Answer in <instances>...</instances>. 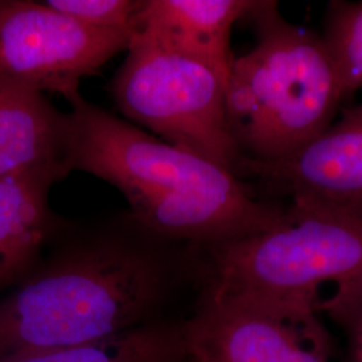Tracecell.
Listing matches in <instances>:
<instances>
[{
  "label": "cell",
  "instance_id": "6da1fadb",
  "mask_svg": "<svg viewBox=\"0 0 362 362\" xmlns=\"http://www.w3.org/2000/svg\"><path fill=\"white\" fill-rule=\"evenodd\" d=\"M173 240L148 233L129 212L69 239L0 300V358L76 346L139 327L167 300L182 263Z\"/></svg>",
  "mask_w": 362,
  "mask_h": 362
},
{
  "label": "cell",
  "instance_id": "7a4b0ae2",
  "mask_svg": "<svg viewBox=\"0 0 362 362\" xmlns=\"http://www.w3.org/2000/svg\"><path fill=\"white\" fill-rule=\"evenodd\" d=\"M65 100L67 173L85 172L116 187L148 233L206 247L285 219L286 204L262 199L231 170L145 133L79 90Z\"/></svg>",
  "mask_w": 362,
  "mask_h": 362
},
{
  "label": "cell",
  "instance_id": "3957f363",
  "mask_svg": "<svg viewBox=\"0 0 362 362\" xmlns=\"http://www.w3.org/2000/svg\"><path fill=\"white\" fill-rule=\"evenodd\" d=\"M255 46L233 59L226 88L236 175L296 155L336 119L348 98L322 37L286 21L276 1L258 0Z\"/></svg>",
  "mask_w": 362,
  "mask_h": 362
},
{
  "label": "cell",
  "instance_id": "277c9868",
  "mask_svg": "<svg viewBox=\"0 0 362 362\" xmlns=\"http://www.w3.org/2000/svg\"><path fill=\"white\" fill-rule=\"evenodd\" d=\"M286 207L266 231L200 246L203 293L320 326V286L362 281V221Z\"/></svg>",
  "mask_w": 362,
  "mask_h": 362
},
{
  "label": "cell",
  "instance_id": "5b68a950",
  "mask_svg": "<svg viewBox=\"0 0 362 362\" xmlns=\"http://www.w3.org/2000/svg\"><path fill=\"white\" fill-rule=\"evenodd\" d=\"M109 89L139 128L236 175L240 157L228 129L226 85L209 67L132 38Z\"/></svg>",
  "mask_w": 362,
  "mask_h": 362
},
{
  "label": "cell",
  "instance_id": "8992f818",
  "mask_svg": "<svg viewBox=\"0 0 362 362\" xmlns=\"http://www.w3.org/2000/svg\"><path fill=\"white\" fill-rule=\"evenodd\" d=\"M130 37L83 25L45 3L0 0V73L64 98L79 90Z\"/></svg>",
  "mask_w": 362,
  "mask_h": 362
},
{
  "label": "cell",
  "instance_id": "52a82bcc",
  "mask_svg": "<svg viewBox=\"0 0 362 362\" xmlns=\"http://www.w3.org/2000/svg\"><path fill=\"white\" fill-rule=\"evenodd\" d=\"M242 180H255L262 199L299 211L362 221V100L296 155L269 165H250Z\"/></svg>",
  "mask_w": 362,
  "mask_h": 362
},
{
  "label": "cell",
  "instance_id": "ba28073f",
  "mask_svg": "<svg viewBox=\"0 0 362 362\" xmlns=\"http://www.w3.org/2000/svg\"><path fill=\"white\" fill-rule=\"evenodd\" d=\"M182 327L196 362H327L320 326L206 293Z\"/></svg>",
  "mask_w": 362,
  "mask_h": 362
},
{
  "label": "cell",
  "instance_id": "9c48e42d",
  "mask_svg": "<svg viewBox=\"0 0 362 362\" xmlns=\"http://www.w3.org/2000/svg\"><path fill=\"white\" fill-rule=\"evenodd\" d=\"M257 4L258 0H144L132 38L207 66L227 88L235 59L233 26Z\"/></svg>",
  "mask_w": 362,
  "mask_h": 362
},
{
  "label": "cell",
  "instance_id": "30bf717a",
  "mask_svg": "<svg viewBox=\"0 0 362 362\" xmlns=\"http://www.w3.org/2000/svg\"><path fill=\"white\" fill-rule=\"evenodd\" d=\"M66 176L65 167L55 164L0 179V290L34 272L43 248L64 230L50 192Z\"/></svg>",
  "mask_w": 362,
  "mask_h": 362
},
{
  "label": "cell",
  "instance_id": "8fae6325",
  "mask_svg": "<svg viewBox=\"0 0 362 362\" xmlns=\"http://www.w3.org/2000/svg\"><path fill=\"white\" fill-rule=\"evenodd\" d=\"M66 146L67 115L57 110L45 93L0 73V179L64 165Z\"/></svg>",
  "mask_w": 362,
  "mask_h": 362
},
{
  "label": "cell",
  "instance_id": "7c38bea8",
  "mask_svg": "<svg viewBox=\"0 0 362 362\" xmlns=\"http://www.w3.org/2000/svg\"><path fill=\"white\" fill-rule=\"evenodd\" d=\"M0 362H189L182 325L140 326L76 346L1 357Z\"/></svg>",
  "mask_w": 362,
  "mask_h": 362
},
{
  "label": "cell",
  "instance_id": "4fadbf2b",
  "mask_svg": "<svg viewBox=\"0 0 362 362\" xmlns=\"http://www.w3.org/2000/svg\"><path fill=\"white\" fill-rule=\"evenodd\" d=\"M322 38L336 62L346 95L362 91V1H332Z\"/></svg>",
  "mask_w": 362,
  "mask_h": 362
},
{
  "label": "cell",
  "instance_id": "5bb4252c",
  "mask_svg": "<svg viewBox=\"0 0 362 362\" xmlns=\"http://www.w3.org/2000/svg\"><path fill=\"white\" fill-rule=\"evenodd\" d=\"M144 0H46V6L88 26L132 38Z\"/></svg>",
  "mask_w": 362,
  "mask_h": 362
},
{
  "label": "cell",
  "instance_id": "9a60e30c",
  "mask_svg": "<svg viewBox=\"0 0 362 362\" xmlns=\"http://www.w3.org/2000/svg\"><path fill=\"white\" fill-rule=\"evenodd\" d=\"M317 309L324 310L344 327L348 337V356L345 362H362V281L337 286L336 293Z\"/></svg>",
  "mask_w": 362,
  "mask_h": 362
},
{
  "label": "cell",
  "instance_id": "2e32d148",
  "mask_svg": "<svg viewBox=\"0 0 362 362\" xmlns=\"http://www.w3.org/2000/svg\"><path fill=\"white\" fill-rule=\"evenodd\" d=\"M189 362H196V361H194V360H192V358H191V357H189Z\"/></svg>",
  "mask_w": 362,
  "mask_h": 362
}]
</instances>
